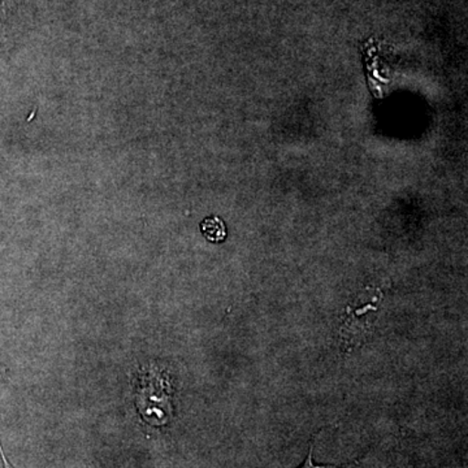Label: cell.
Masks as SVG:
<instances>
[{
	"label": "cell",
	"instance_id": "cell-1",
	"mask_svg": "<svg viewBox=\"0 0 468 468\" xmlns=\"http://www.w3.org/2000/svg\"><path fill=\"white\" fill-rule=\"evenodd\" d=\"M137 409L147 424L165 426L172 415L171 384L160 368L149 367L140 374L137 385Z\"/></svg>",
	"mask_w": 468,
	"mask_h": 468
},
{
	"label": "cell",
	"instance_id": "cell-4",
	"mask_svg": "<svg viewBox=\"0 0 468 468\" xmlns=\"http://www.w3.org/2000/svg\"><path fill=\"white\" fill-rule=\"evenodd\" d=\"M3 381H5V369L0 367V390H2ZM0 452H2L3 462H5V468H9L8 462L5 460V454H3L2 446H0Z\"/></svg>",
	"mask_w": 468,
	"mask_h": 468
},
{
	"label": "cell",
	"instance_id": "cell-2",
	"mask_svg": "<svg viewBox=\"0 0 468 468\" xmlns=\"http://www.w3.org/2000/svg\"><path fill=\"white\" fill-rule=\"evenodd\" d=\"M201 230L203 236L211 242H223L227 237L226 224L217 217L205 218L201 224Z\"/></svg>",
	"mask_w": 468,
	"mask_h": 468
},
{
	"label": "cell",
	"instance_id": "cell-3",
	"mask_svg": "<svg viewBox=\"0 0 468 468\" xmlns=\"http://www.w3.org/2000/svg\"><path fill=\"white\" fill-rule=\"evenodd\" d=\"M313 452L314 448L311 446L309 457L306 458V461H304V463L302 464L300 468H351V466H345V467H335V466H316L315 463H314L313 461Z\"/></svg>",
	"mask_w": 468,
	"mask_h": 468
}]
</instances>
